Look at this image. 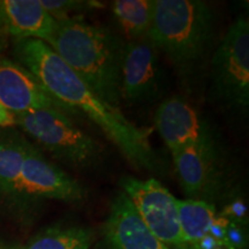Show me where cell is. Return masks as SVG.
<instances>
[{"mask_svg": "<svg viewBox=\"0 0 249 249\" xmlns=\"http://www.w3.org/2000/svg\"><path fill=\"white\" fill-rule=\"evenodd\" d=\"M13 53L15 61L29 71L55 101L97 124L134 166L150 172L158 169L160 160L149 141V130L136 127L119 108L97 96L46 43L15 40Z\"/></svg>", "mask_w": 249, "mask_h": 249, "instance_id": "obj_1", "label": "cell"}, {"mask_svg": "<svg viewBox=\"0 0 249 249\" xmlns=\"http://www.w3.org/2000/svg\"><path fill=\"white\" fill-rule=\"evenodd\" d=\"M46 44L93 92L118 107L121 102V66L126 45L120 35L75 18L57 22Z\"/></svg>", "mask_w": 249, "mask_h": 249, "instance_id": "obj_2", "label": "cell"}, {"mask_svg": "<svg viewBox=\"0 0 249 249\" xmlns=\"http://www.w3.org/2000/svg\"><path fill=\"white\" fill-rule=\"evenodd\" d=\"M216 15L201 0H155L149 38L187 82L213 50Z\"/></svg>", "mask_w": 249, "mask_h": 249, "instance_id": "obj_3", "label": "cell"}, {"mask_svg": "<svg viewBox=\"0 0 249 249\" xmlns=\"http://www.w3.org/2000/svg\"><path fill=\"white\" fill-rule=\"evenodd\" d=\"M14 117L15 124L24 133L71 166L85 169L101 160L98 142L75 126L62 111L40 108Z\"/></svg>", "mask_w": 249, "mask_h": 249, "instance_id": "obj_4", "label": "cell"}, {"mask_svg": "<svg viewBox=\"0 0 249 249\" xmlns=\"http://www.w3.org/2000/svg\"><path fill=\"white\" fill-rule=\"evenodd\" d=\"M211 92L218 103L239 112L249 107V22L239 17L210 59Z\"/></svg>", "mask_w": 249, "mask_h": 249, "instance_id": "obj_5", "label": "cell"}, {"mask_svg": "<svg viewBox=\"0 0 249 249\" xmlns=\"http://www.w3.org/2000/svg\"><path fill=\"white\" fill-rule=\"evenodd\" d=\"M120 186L161 244L174 249H187L179 222L178 198L156 179L141 180L127 176L121 178Z\"/></svg>", "mask_w": 249, "mask_h": 249, "instance_id": "obj_6", "label": "cell"}, {"mask_svg": "<svg viewBox=\"0 0 249 249\" xmlns=\"http://www.w3.org/2000/svg\"><path fill=\"white\" fill-rule=\"evenodd\" d=\"M180 186L188 200L213 203L229 186L226 156L220 143L187 145L172 152Z\"/></svg>", "mask_w": 249, "mask_h": 249, "instance_id": "obj_7", "label": "cell"}, {"mask_svg": "<svg viewBox=\"0 0 249 249\" xmlns=\"http://www.w3.org/2000/svg\"><path fill=\"white\" fill-rule=\"evenodd\" d=\"M86 194V188L77 180L46 160L37 147L27 142L20 178V201L79 202Z\"/></svg>", "mask_w": 249, "mask_h": 249, "instance_id": "obj_8", "label": "cell"}, {"mask_svg": "<svg viewBox=\"0 0 249 249\" xmlns=\"http://www.w3.org/2000/svg\"><path fill=\"white\" fill-rule=\"evenodd\" d=\"M160 51L150 38L126 42L121 66V99L129 103L154 101L163 90Z\"/></svg>", "mask_w": 249, "mask_h": 249, "instance_id": "obj_9", "label": "cell"}, {"mask_svg": "<svg viewBox=\"0 0 249 249\" xmlns=\"http://www.w3.org/2000/svg\"><path fill=\"white\" fill-rule=\"evenodd\" d=\"M155 126L171 154L187 145L220 143L209 123L178 96L161 102L155 113Z\"/></svg>", "mask_w": 249, "mask_h": 249, "instance_id": "obj_10", "label": "cell"}, {"mask_svg": "<svg viewBox=\"0 0 249 249\" xmlns=\"http://www.w3.org/2000/svg\"><path fill=\"white\" fill-rule=\"evenodd\" d=\"M0 103L14 116L40 108L73 114L55 101L29 71L7 58H0Z\"/></svg>", "mask_w": 249, "mask_h": 249, "instance_id": "obj_11", "label": "cell"}, {"mask_svg": "<svg viewBox=\"0 0 249 249\" xmlns=\"http://www.w3.org/2000/svg\"><path fill=\"white\" fill-rule=\"evenodd\" d=\"M104 236L111 249H169L152 234L123 192L112 202Z\"/></svg>", "mask_w": 249, "mask_h": 249, "instance_id": "obj_12", "label": "cell"}, {"mask_svg": "<svg viewBox=\"0 0 249 249\" xmlns=\"http://www.w3.org/2000/svg\"><path fill=\"white\" fill-rule=\"evenodd\" d=\"M57 21L39 0H0V35L15 40L39 39L46 43Z\"/></svg>", "mask_w": 249, "mask_h": 249, "instance_id": "obj_13", "label": "cell"}, {"mask_svg": "<svg viewBox=\"0 0 249 249\" xmlns=\"http://www.w3.org/2000/svg\"><path fill=\"white\" fill-rule=\"evenodd\" d=\"M27 140L12 130H0V195L20 201L21 170Z\"/></svg>", "mask_w": 249, "mask_h": 249, "instance_id": "obj_14", "label": "cell"}, {"mask_svg": "<svg viewBox=\"0 0 249 249\" xmlns=\"http://www.w3.org/2000/svg\"><path fill=\"white\" fill-rule=\"evenodd\" d=\"M155 0H117L112 14L123 30L126 42L148 38L151 30Z\"/></svg>", "mask_w": 249, "mask_h": 249, "instance_id": "obj_15", "label": "cell"}, {"mask_svg": "<svg viewBox=\"0 0 249 249\" xmlns=\"http://www.w3.org/2000/svg\"><path fill=\"white\" fill-rule=\"evenodd\" d=\"M179 222L187 248L197 244L208 234L209 227L217 216L213 203L197 200H178Z\"/></svg>", "mask_w": 249, "mask_h": 249, "instance_id": "obj_16", "label": "cell"}, {"mask_svg": "<svg viewBox=\"0 0 249 249\" xmlns=\"http://www.w3.org/2000/svg\"><path fill=\"white\" fill-rule=\"evenodd\" d=\"M92 241L93 232L88 227L57 225L36 234L24 249H89Z\"/></svg>", "mask_w": 249, "mask_h": 249, "instance_id": "obj_17", "label": "cell"}, {"mask_svg": "<svg viewBox=\"0 0 249 249\" xmlns=\"http://www.w3.org/2000/svg\"><path fill=\"white\" fill-rule=\"evenodd\" d=\"M39 2L57 22L82 18L87 12L103 7L102 2L92 0H39Z\"/></svg>", "mask_w": 249, "mask_h": 249, "instance_id": "obj_18", "label": "cell"}, {"mask_svg": "<svg viewBox=\"0 0 249 249\" xmlns=\"http://www.w3.org/2000/svg\"><path fill=\"white\" fill-rule=\"evenodd\" d=\"M218 214L226 218L229 222L239 224V225L247 226L248 224V205L241 196L235 195L232 198H229L223 210Z\"/></svg>", "mask_w": 249, "mask_h": 249, "instance_id": "obj_19", "label": "cell"}, {"mask_svg": "<svg viewBox=\"0 0 249 249\" xmlns=\"http://www.w3.org/2000/svg\"><path fill=\"white\" fill-rule=\"evenodd\" d=\"M246 226L235 223H229L226 234L222 242L225 249H247L248 235L245 230Z\"/></svg>", "mask_w": 249, "mask_h": 249, "instance_id": "obj_20", "label": "cell"}, {"mask_svg": "<svg viewBox=\"0 0 249 249\" xmlns=\"http://www.w3.org/2000/svg\"><path fill=\"white\" fill-rule=\"evenodd\" d=\"M229 220L226 218H224L222 216L217 213L216 218L213 219V224H211L209 227V231H208V234L213 236V238L216 239L219 242L224 241V238H225L226 234V229L229 226Z\"/></svg>", "mask_w": 249, "mask_h": 249, "instance_id": "obj_21", "label": "cell"}, {"mask_svg": "<svg viewBox=\"0 0 249 249\" xmlns=\"http://www.w3.org/2000/svg\"><path fill=\"white\" fill-rule=\"evenodd\" d=\"M13 124H15L14 114H12L11 112L6 110V108L2 107L1 103H0V127L7 128V127H12Z\"/></svg>", "mask_w": 249, "mask_h": 249, "instance_id": "obj_22", "label": "cell"}, {"mask_svg": "<svg viewBox=\"0 0 249 249\" xmlns=\"http://www.w3.org/2000/svg\"><path fill=\"white\" fill-rule=\"evenodd\" d=\"M13 245L11 244H7L5 240H2L1 238H0V249H11V247Z\"/></svg>", "mask_w": 249, "mask_h": 249, "instance_id": "obj_23", "label": "cell"}, {"mask_svg": "<svg viewBox=\"0 0 249 249\" xmlns=\"http://www.w3.org/2000/svg\"><path fill=\"white\" fill-rule=\"evenodd\" d=\"M4 46H5V37L2 35H0V55H1V52H2V50H4Z\"/></svg>", "mask_w": 249, "mask_h": 249, "instance_id": "obj_24", "label": "cell"}, {"mask_svg": "<svg viewBox=\"0 0 249 249\" xmlns=\"http://www.w3.org/2000/svg\"><path fill=\"white\" fill-rule=\"evenodd\" d=\"M11 249H24V247H22V246H18V245H13L11 247Z\"/></svg>", "mask_w": 249, "mask_h": 249, "instance_id": "obj_25", "label": "cell"}]
</instances>
